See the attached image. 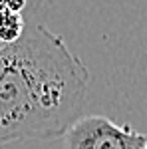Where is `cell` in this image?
Returning <instances> with one entry per match:
<instances>
[{"instance_id": "cell-3", "label": "cell", "mask_w": 147, "mask_h": 149, "mask_svg": "<svg viewBox=\"0 0 147 149\" xmlns=\"http://www.w3.org/2000/svg\"><path fill=\"white\" fill-rule=\"evenodd\" d=\"M10 58H12V44L0 46V76L4 74L6 66L10 64Z\"/></svg>"}, {"instance_id": "cell-2", "label": "cell", "mask_w": 147, "mask_h": 149, "mask_svg": "<svg viewBox=\"0 0 147 149\" xmlns=\"http://www.w3.org/2000/svg\"><path fill=\"white\" fill-rule=\"evenodd\" d=\"M66 149H147V137L105 115H82L62 135Z\"/></svg>"}, {"instance_id": "cell-1", "label": "cell", "mask_w": 147, "mask_h": 149, "mask_svg": "<svg viewBox=\"0 0 147 149\" xmlns=\"http://www.w3.org/2000/svg\"><path fill=\"white\" fill-rule=\"evenodd\" d=\"M90 70L46 26L24 30L0 76V145L62 137L88 100Z\"/></svg>"}, {"instance_id": "cell-4", "label": "cell", "mask_w": 147, "mask_h": 149, "mask_svg": "<svg viewBox=\"0 0 147 149\" xmlns=\"http://www.w3.org/2000/svg\"><path fill=\"white\" fill-rule=\"evenodd\" d=\"M145 137H147V133H145Z\"/></svg>"}]
</instances>
